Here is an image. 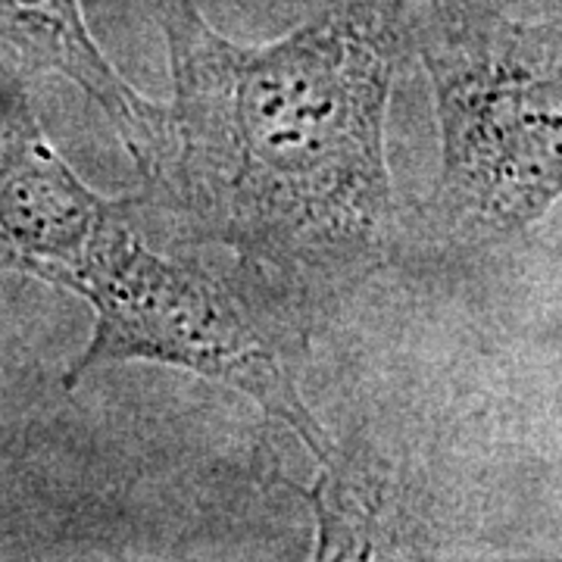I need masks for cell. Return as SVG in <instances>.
Wrapping results in <instances>:
<instances>
[{"instance_id":"cell-3","label":"cell","mask_w":562,"mask_h":562,"mask_svg":"<svg viewBox=\"0 0 562 562\" xmlns=\"http://www.w3.org/2000/svg\"><path fill=\"white\" fill-rule=\"evenodd\" d=\"M54 288L79 294L94 310V335L69 366L66 387L103 366L157 362L247 394L266 416L288 425L325 472L344 453L306 409L276 344L216 276L194 262L150 250L128 220V198L63 266Z\"/></svg>"},{"instance_id":"cell-4","label":"cell","mask_w":562,"mask_h":562,"mask_svg":"<svg viewBox=\"0 0 562 562\" xmlns=\"http://www.w3.org/2000/svg\"><path fill=\"white\" fill-rule=\"evenodd\" d=\"M113 203L94 194L44 138L20 81L0 85V276L54 284Z\"/></svg>"},{"instance_id":"cell-5","label":"cell","mask_w":562,"mask_h":562,"mask_svg":"<svg viewBox=\"0 0 562 562\" xmlns=\"http://www.w3.org/2000/svg\"><path fill=\"white\" fill-rule=\"evenodd\" d=\"M0 47L16 54L25 69H50L76 81L116 125L144 179L160 166L169 147L166 110L140 98L106 63L79 0H0Z\"/></svg>"},{"instance_id":"cell-1","label":"cell","mask_w":562,"mask_h":562,"mask_svg":"<svg viewBox=\"0 0 562 562\" xmlns=\"http://www.w3.org/2000/svg\"><path fill=\"white\" fill-rule=\"evenodd\" d=\"M176 103L144 179L179 244H220L279 276L353 272L387 247L384 113L397 22L328 13L272 44H235L198 0H154Z\"/></svg>"},{"instance_id":"cell-2","label":"cell","mask_w":562,"mask_h":562,"mask_svg":"<svg viewBox=\"0 0 562 562\" xmlns=\"http://www.w3.org/2000/svg\"><path fill=\"white\" fill-rule=\"evenodd\" d=\"M441 122L438 206L475 238L519 232L560 198V0H422L397 22Z\"/></svg>"}]
</instances>
